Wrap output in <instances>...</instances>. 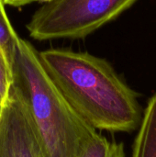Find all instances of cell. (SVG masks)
Returning a JSON list of instances; mask_svg holds the SVG:
<instances>
[{"instance_id":"2","label":"cell","mask_w":156,"mask_h":157,"mask_svg":"<svg viewBox=\"0 0 156 157\" xmlns=\"http://www.w3.org/2000/svg\"><path fill=\"white\" fill-rule=\"evenodd\" d=\"M10 67L11 86L29 112L42 157H78L97 130L69 105L29 41L18 38Z\"/></svg>"},{"instance_id":"5","label":"cell","mask_w":156,"mask_h":157,"mask_svg":"<svg viewBox=\"0 0 156 157\" xmlns=\"http://www.w3.org/2000/svg\"><path fill=\"white\" fill-rule=\"evenodd\" d=\"M138 129L131 157H156V94L150 98Z\"/></svg>"},{"instance_id":"3","label":"cell","mask_w":156,"mask_h":157,"mask_svg":"<svg viewBox=\"0 0 156 157\" xmlns=\"http://www.w3.org/2000/svg\"><path fill=\"white\" fill-rule=\"evenodd\" d=\"M137 0H51L27 24L37 40L79 39L115 19Z\"/></svg>"},{"instance_id":"4","label":"cell","mask_w":156,"mask_h":157,"mask_svg":"<svg viewBox=\"0 0 156 157\" xmlns=\"http://www.w3.org/2000/svg\"><path fill=\"white\" fill-rule=\"evenodd\" d=\"M0 157H42L29 112L12 86L1 107Z\"/></svg>"},{"instance_id":"10","label":"cell","mask_w":156,"mask_h":157,"mask_svg":"<svg viewBox=\"0 0 156 157\" xmlns=\"http://www.w3.org/2000/svg\"><path fill=\"white\" fill-rule=\"evenodd\" d=\"M1 107H2V104L0 103V113H1Z\"/></svg>"},{"instance_id":"8","label":"cell","mask_w":156,"mask_h":157,"mask_svg":"<svg viewBox=\"0 0 156 157\" xmlns=\"http://www.w3.org/2000/svg\"><path fill=\"white\" fill-rule=\"evenodd\" d=\"M12 85V75L10 63L0 48V103L2 104L8 95Z\"/></svg>"},{"instance_id":"6","label":"cell","mask_w":156,"mask_h":157,"mask_svg":"<svg viewBox=\"0 0 156 157\" xmlns=\"http://www.w3.org/2000/svg\"><path fill=\"white\" fill-rule=\"evenodd\" d=\"M78 157H126V155L122 143L109 141L97 132L87 141Z\"/></svg>"},{"instance_id":"7","label":"cell","mask_w":156,"mask_h":157,"mask_svg":"<svg viewBox=\"0 0 156 157\" xmlns=\"http://www.w3.org/2000/svg\"><path fill=\"white\" fill-rule=\"evenodd\" d=\"M4 6L5 4L0 0V48L4 51L10 63L13 49L19 37L12 27Z\"/></svg>"},{"instance_id":"1","label":"cell","mask_w":156,"mask_h":157,"mask_svg":"<svg viewBox=\"0 0 156 157\" xmlns=\"http://www.w3.org/2000/svg\"><path fill=\"white\" fill-rule=\"evenodd\" d=\"M40 60L69 105L93 128L131 132L143 111L138 95L105 59L67 49L39 52Z\"/></svg>"},{"instance_id":"9","label":"cell","mask_w":156,"mask_h":157,"mask_svg":"<svg viewBox=\"0 0 156 157\" xmlns=\"http://www.w3.org/2000/svg\"><path fill=\"white\" fill-rule=\"evenodd\" d=\"M3 3L5 5H8L11 6H22L28 4H31V3H35V2H39V3H47L51 0H2Z\"/></svg>"}]
</instances>
